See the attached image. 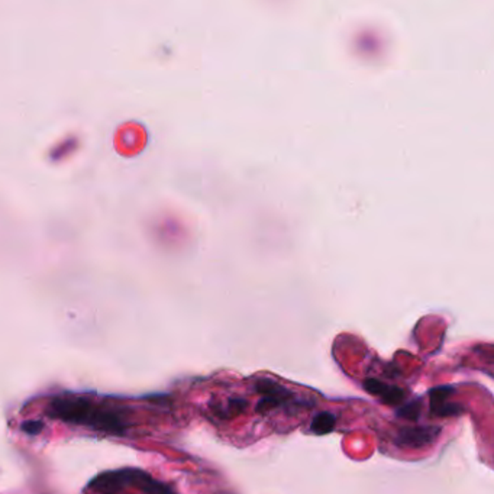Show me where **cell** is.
<instances>
[{
  "mask_svg": "<svg viewBox=\"0 0 494 494\" xmlns=\"http://www.w3.org/2000/svg\"><path fill=\"white\" fill-rule=\"evenodd\" d=\"M442 428L436 425L403 426L395 436V445L403 449H422L438 439Z\"/></svg>",
  "mask_w": 494,
  "mask_h": 494,
  "instance_id": "3",
  "label": "cell"
},
{
  "mask_svg": "<svg viewBox=\"0 0 494 494\" xmlns=\"http://www.w3.org/2000/svg\"><path fill=\"white\" fill-rule=\"evenodd\" d=\"M125 484H129L128 470L119 471V473L118 471L108 473V474L100 476L96 480H93L92 487L102 494H115Z\"/></svg>",
  "mask_w": 494,
  "mask_h": 494,
  "instance_id": "5",
  "label": "cell"
},
{
  "mask_svg": "<svg viewBox=\"0 0 494 494\" xmlns=\"http://www.w3.org/2000/svg\"><path fill=\"white\" fill-rule=\"evenodd\" d=\"M22 429L28 435H38L44 429V423L40 421H27V422H23Z\"/></svg>",
  "mask_w": 494,
  "mask_h": 494,
  "instance_id": "11",
  "label": "cell"
},
{
  "mask_svg": "<svg viewBox=\"0 0 494 494\" xmlns=\"http://www.w3.org/2000/svg\"><path fill=\"white\" fill-rule=\"evenodd\" d=\"M254 388L261 396L256 406V412L260 415H265L278 408H284L287 404L293 403V399L296 397L293 391L269 377L258 378Z\"/></svg>",
  "mask_w": 494,
  "mask_h": 494,
  "instance_id": "2",
  "label": "cell"
},
{
  "mask_svg": "<svg viewBox=\"0 0 494 494\" xmlns=\"http://www.w3.org/2000/svg\"><path fill=\"white\" fill-rule=\"evenodd\" d=\"M422 409H423V400L416 399V400H410L408 403H404L403 406H400L397 409L396 415L403 421L417 422L422 415Z\"/></svg>",
  "mask_w": 494,
  "mask_h": 494,
  "instance_id": "8",
  "label": "cell"
},
{
  "mask_svg": "<svg viewBox=\"0 0 494 494\" xmlns=\"http://www.w3.org/2000/svg\"><path fill=\"white\" fill-rule=\"evenodd\" d=\"M249 406V403L243 397H230L225 402H218L212 404V410L222 421H231L234 417L244 413Z\"/></svg>",
  "mask_w": 494,
  "mask_h": 494,
  "instance_id": "6",
  "label": "cell"
},
{
  "mask_svg": "<svg viewBox=\"0 0 494 494\" xmlns=\"http://www.w3.org/2000/svg\"><path fill=\"white\" fill-rule=\"evenodd\" d=\"M335 423H336V416L334 413L328 410L319 412L312 419L309 430L314 435H326L335 428Z\"/></svg>",
  "mask_w": 494,
  "mask_h": 494,
  "instance_id": "7",
  "label": "cell"
},
{
  "mask_svg": "<svg viewBox=\"0 0 494 494\" xmlns=\"http://www.w3.org/2000/svg\"><path fill=\"white\" fill-rule=\"evenodd\" d=\"M365 391L380 399V402L387 404V406H397L404 400V391L397 386H390L387 383L380 382L375 378H367L364 382Z\"/></svg>",
  "mask_w": 494,
  "mask_h": 494,
  "instance_id": "4",
  "label": "cell"
},
{
  "mask_svg": "<svg viewBox=\"0 0 494 494\" xmlns=\"http://www.w3.org/2000/svg\"><path fill=\"white\" fill-rule=\"evenodd\" d=\"M97 408L82 397H60L54 399L48 408V415L54 419L74 423V425H87L93 428L96 417L99 415Z\"/></svg>",
  "mask_w": 494,
  "mask_h": 494,
  "instance_id": "1",
  "label": "cell"
},
{
  "mask_svg": "<svg viewBox=\"0 0 494 494\" xmlns=\"http://www.w3.org/2000/svg\"><path fill=\"white\" fill-rule=\"evenodd\" d=\"M455 393V388L452 386H438L430 388L428 396H429V403L430 406H436L439 403H443L449 400V397Z\"/></svg>",
  "mask_w": 494,
  "mask_h": 494,
  "instance_id": "10",
  "label": "cell"
},
{
  "mask_svg": "<svg viewBox=\"0 0 494 494\" xmlns=\"http://www.w3.org/2000/svg\"><path fill=\"white\" fill-rule=\"evenodd\" d=\"M430 412L436 417H457L465 412V409L461 406L460 403H455L451 400H447L443 403L436 404V406H430Z\"/></svg>",
  "mask_w": 494,
  "mask_h": 494,
  "instance_id": "9",
  "label": "cell"
}]
</instances>
